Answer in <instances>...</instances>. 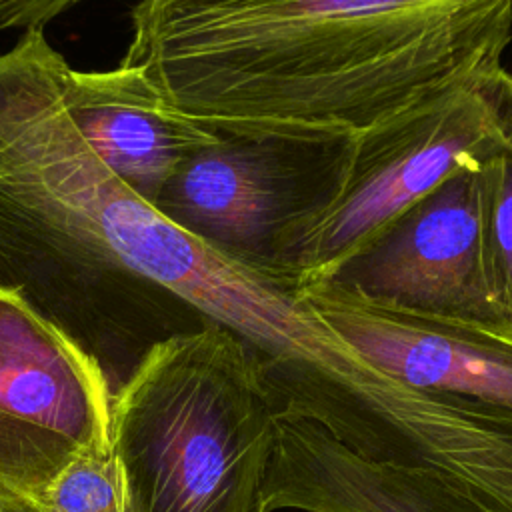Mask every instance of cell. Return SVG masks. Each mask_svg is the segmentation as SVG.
<instances>
[{
	"label": "cell",
	"mask_w": 512,
	"mask_h": 512,
	"mask_svg": "<svg viewBox=\"0 0 512 512\" xmlns=\"http://www.w3.org/2000/svg\"><path fill=\"white\" fill-rule=\"evenodd\" d=\"M120 66L206 132L360 134L502 64L510 0H150Z\"/></svg>",
	"instance_id": "cell-1"
},
{
	"label": "cell",
	"mask_w": 512,
	"mask_h": 512,
	"mask_svg": "<svg viewBox=\"0 0 512 512\" xmlns=\"http://www.w3.org/2000/svg\"><path fill=\"white\" fill-rule=\"evenodd\" d=\"M44 28L0 54V286L18 290L114 392L158 342L198 328L210 248L130 190L86 144Z\"/></svg>",
	"instance_id": "cell-2"
},
{
	"label": "cell",
	"mask_w": 512,
	"mask_h": 512,
	"mask_svg": "<svg viewBox=\"0 0 512 512\" xmlns=\"http://www.w3.org/2000/svg\"><path fill=\"white\" fill-rule=\"evenodd\" d=\"M126 512H264L276 412L254 354L204 320L154 344L112 396Z\"/></svg>",
	"instance_id": "cell-3"
},
{
	"label": "cell",
	"mask_w": 512,
	"mask_h": 512,
	"mask_svg": "<svg viewBox=\"0 0 512 512\" xmlns=\"http://www.w3.org/2000/svg\"><path fill=\"white\" fill-rule=\"evenodd\" d=\"M512 154V72L504 64L458 76L356 134L346 184L294 244L288 280H324L400 212L458 170Z\"/></svg>",
	"instance_id": "cell-4"
},
{
	"label": "cell",
	"mask_w": 512,
	"mask_h": 512,
	"mask_svg": "<svg viewBox=\"0 0 512 512\" xmlns=\"http://www.w3.org/2000/svg\"><path fill=\"white\" fill-rule=\"evenodd\" d=\"M210 134L152 206L226 260L290 282L288 254L338 200L356 134L268 126Z\"/></svg>",
	"instance_id": "cell-5"
},
{
	"label": "cell",
	"mask_w": 512,
	"mask_h": 512,
	"mask_svg": "<svg viewBox=\"0 0 512 512\" xmlns=\"http://www.w3.org/2000/svg\"><path fill=\"white\" fill-rule=\"evenodd\" d=\"M110 418L100 364L0 286V488L34 502L72 460L112 446Z\"/></svg>",
	"instance_id": "cell-6"
},
{
	"label": "cell",
	"mask_w": 512,
	"mask_h": 512,
	"mask_svg": "<svg viewBox=\"0 0 512 512\" xmlns=\"http://www.w3.org/2000/svg\"><path fill=\"white\" fill-rule=\"evenodd\" d=\"M316 284L382 312L506 342L482 266L480 170L452 174Z\"/></svg>",
	"instance_id": "cell-7"
},
{
	"label": "cell",
	"mask_w": 512,
	"mask_h": 512,
	"mask_svg": "<svg viewBox=\"0 0 512 512\" xmlns=\"http://www.w3.org/2000/svg\"><path fill=\"white\" fill-rule=\"evenodd\" d=\"M356 352L390 378L434 394L512 412V344L438 322L364 306L322 286L296 288Z\"/></svg>",
	"instance_id": "cell-8"
},
{
	"label": "cell",
	"mask_w": 512,
	"mask_h": 512,
	"mask_svg": "<svg viewBox=\"0 0 512 512\" xmlns=\"http://www.w3.org/2000/svg\"><path fill=\"white\" fill-rule=\"evenodd\" d=\"M490 512L450 482L368 462L314 422L278 416L264 512Z\"/></svg>",
	"instance_id": "cell-9"
},
{
	"label": "cell",
	"mask_w": 512,
	"mask_h": 512,
	"mask_svg": "<svg viewBox=\"0 0 512 512\" xmlns=\"http://www.w3.org/2000/svg\"><path fill=\"white\" fill-rule=\"evenodd\" d=\"M64 100L92 152L152 204L170 176L214 134L168 110L128 68H68Z\"/></svg>",
	"instance_id": "cell-10"
},
{
	"label": "cell",
	"mask_w": 512,
	"mask_h": 512,
	"mask_svg": "<svg viewBox=\"0 0 512 512\" xmlns=\"http://www.w3.org/2000/svg\"><path fill=\"white\" fill-rule=\"evenodd\" d=\"M480 242L488 292L512 344V154L480 168Z\"/></svg>",
	"instance_id": "cell-11"
},
{
	"label": "cell",
	"mask_w": 512,
	"mask_h": 512,
	"mask_svg": "<svg viewBox=\"0 0 512 512\" xmlns=\"http://www.w3.org/2000/svg\"><path fill=\"white\" fill-rule=\"evenodd\" d=\"M34 502L42 512H126L122 472L112 446L72 460Z\"/></svg>",
	"instance_id": "cell-12"
},
{
	"label": "cell",
	"mask_w": 512,
	"mask_h": 512,
	"mask_svg": "<svg viewBox=\"0 0 512 512\" xmlns=\"http://www.w3.org/2000/svg\"><path fill=\"white\" fill-rule=\"evenodd\" d=\"M72 2H50V0H16L0 2V28H22L34 30L68 10Z\"/></svg>",
	"instance_id": "cell-13"
},
{
	"label": "cell",
	"mask_w": 512,
	"mask_h": 512,
	"mask_svg": "<svg viewBox=\"0 0 512 512\" xmlns=\"http://www.w3.org/2000/svg\"><path fill=\"white\" fill-rule=\"evenodd\" d=\"M0 512H42V510L30 498L0 488Z\"/></svg>",
	"instance_id": "cell-14"
}]
</instances>
